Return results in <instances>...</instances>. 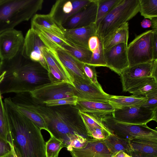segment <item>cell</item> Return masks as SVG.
Returning a JSON list of instances; mask_svg holds the SVG:
<instances>
[{"label": "cell", "mask_w": 157, "mask_h": 157, "mask_svg": "<svg viewBox=\"0 0 157 157\" xmlns=\"http://www.w3.org/2000/svg\"><path fill=\"white\" fill-rule=\"evenodd\" d=\"M15 105L29 109L43 119L47 132L60 141L64 147L81 148L91 139L88 134L76 105L48 106L33 98L29 92L17 94L11 98Z\"/></svg>", "instance_id": "cell-1"}, {"label": "cell", "mask_w": 157, "mask_h": 157, "mask_svg": "<svg viewBox=\"0 0 157 157\" xmlns=\"http://www.w3.org/2000/svg\"><path fill=\"white\" fill-rule=\"evenodd\" d=\"M48 71L39 63L25 57L21 52L0 61V94L30 92L51 83Z\"/></svg>", "instance_id": "cell-2"}, {"label": "cell", "mask_w": 157, "mask_h": 157, "mask_svg": "<svg viewBox=\"0 0 157 157\" xmlns=\"http://www.w3.org/2000/svg\"><path fill=\"white\" fill-rule=\"evenodd\" d=\"M9 135L18 157H46L45 142L41 130L19 112L11 97L4 100Z\"/></svg>", "instance_id": "cell-3"}, {"label": "cell", "mask_w": 157, "mask_h": 157, "mask_svg": "<svg viewBox=\"0 0 157 157\" xmlns=\"http://www.w3.org/2000/svg\"><path fill=\"white\" fill-rule=\"evenodd\" d=\"M43 0H3L0 3V34L28 21L41 10Z\"/></svg>", "instance_id": "cell-4"}, {"label": "cell", "mask_w": 157, "mask_h": 157, "mask_svg": "<svg viewBox=\"0 0 157 157\" xmlns=\"http://www.w3.org/2000/svg\"><path fill=\"white\" fill-rule=\"evenodd\" d=\"M139 10V0H121L97 26V35L103 45L115 31Z\"/></svg>", "instance_id": "cell-5"}, {"label": "cell", "mask_w": 157, "mask_h": 157, "mask_svg": "<svg viewBox=\"0 0 157 157\" xmlns=\"http://www.w3.org/2000/svg\"><path fill=\"white\" fill-rule=\"evenodd\" d=\"M96 116L113 134L128 141L134 139L157 141L156 129H152L147 124L137 125L118 121L114 119L111 114Z\"/></svg>", "instance_id": "cell-6"}, {"label": "cell", "mask_w": 157, "mask_h": 157, "mask_svg": "<svg viewBox=\"0 0 157 157\" xmlns=\"http://www.w3.org/2000/svg\"><path fill=\"white\" fill-rule=\"evenodd\" d=\"M153 29L136 36L128 45L129 67L153 61L152 39Z\"/></svg>", "instance_id": "cell-7"}, {"label": "cell", "mask_w": 157, "mask_h": 157, "mask_svg": "<svg viewBox=\"0 0 157 157\" xmlns=\"http://www.w3.org/2000/svg\"><path fill=\"white\" fill-rule=\"evenodd\" d=\"M75 92L74 86L62 81L43 85L29 93L36 100L43 103L49 100L76 97Z\"/></svg>", "instance_id": "cell-8"}, {"label": "cell", "mask_w": 157, "mask_h": 157, "mask_svg": "<svg viewBox=\"0 0 157 157\" xmlns=\"http://www.w3.org/2000/svg\"><path fill=\"white\" fill-rule=\"evenodd\" d=\"M118 121L142 125L152 121L157 122V112L141 106H130L115 108L111 114Z\"/></svg>", "instance_id": "cell-9"}, {"label": "cell", "mask_w": 157, "mask_h": 157, "mask_svg": "<svg viewBox=\"0 0 157 157\" xmlns=\"http://www.w3.org/2000/svg\"><path fill=\"white\" fill-rule=\"evenodd\" d=\"M47 48L56 56L69 74L73 81L82 83L93 84L85 74L83 68L84 63L71 55L63 47Z\"/></svg>", "instance_id": "cell-10"}, {"label": "cell", "mask_w": 157, "mask_h": 157, "mask_svg": "<svg viewBox=\"0 0 157 157\" xmlns=\"http://www.w3.org/2000/svg\"><path fill=\"white\" fill-rule=\"evenodd\" d=\"M25 37L22 32L13 29L0 34V61L12 59L23 49Z\"/></svg>", "instance_id": "cell-11"}, {"label": "cell", "mask_w": 157, "mask_h": 157, "mask_svg": "<svg viewBox=\"0 0 157 157\" xmlns=\"http://www.w3.org/2000/svg\"><path fill=\"white\" fill-rule=\"evenodd\" d=\"M46 47L38 34L30 28L25 37L21 54L25 58L39 63L48 71V66L43 53V49Z\"/></svg>", "instance_id": "cell-12"}, {"label": "cell", "mask_w": 157, "mask_h": 157, "mask_svg": "<svg viewBox=\"0 0 157 157\" xmlns=\"http://www.w3.org/2000/svg\"><path fill=\"white\" fill-rule=\"evenodd\" d=\"M92 1L57 0L53 5L49 14L59 24L62 26L69 18L90 3Z\"/></svg>", "instance_id": "cell-13"}, {"label": "cell", "mask_w": 157, "mask_h": 157, "mask_svg": "<svg viewBox=\"0 0 157 157\" xmlns=\"http://www.w3.org/2000/svg\"><path fill=\"white\" fill-rule=\"evenodd\" d=\"M128 44L122 43L108 49H103L106 67L120 76L129 67L127 50Z\"/></svg>", "instance_id": "cell-14"}, {"label": "cell", "mask_w": 157, "mask_h": 157, "mask_svg": "<svg viewBox=\"0 0 157 157\" xmlns=\"http://www.w3.org/2000/svg\"><path fill=\"white\" fill-rule=\"evenodd\" d=\"M98 8V0H92L62 25L65 29L81 27L95 23Z\"/></svg>", "instance_id": "cell-15"}, {"label": "cell", "mask_w": 157, "mask_h": 157, "mask_svg": "<svg viewBox=\"0 0 157 157\" xmlns=\"http://www.w3.org/2000/svg\"><path fill=\"white\" fill-rule=\"evenodd\" d=\"M121 80L123 91L128 92L132 96L144 97L157 90V80L152 77Z\"/></svg>", "instance_id": "cell-16"}, {"label": "cell", "mask_w": 157, "mask_h": 157, "mask_svg": "<svg viewBox=\"0 0 157 157\" xmlns=\"http://www.w3.org/2000/svg\"><path fill=\"white\" fill-rule=\"evenodd\" d=\"M75 94L78 101L87 100L98 102H109L111 95L105 92L92 83L79 82L73 81Z\"/></svg>", "instance_id": "cell-17"}, {"label": "cell", "mask_w": 157, "mask_h": 157, "mask_svg": "<svg viewBox=\"0 0 157 157\" xmlns=\"http://www.w3.org/2000/svg\"><path fill=\"white\" fill-rule=\"evenodd\" d=\"M72 157H111L112 154L103 140L92 139L82 148L72 147L69 151Z\"/></svg>", "instance_id": "cell-18"}, {"label": "cell", "mask_w": 157, "mask_h": 157, "mask_svg": "<svg viewBox=\"0 0 157 157\" xmlns=\"http://www.w3.org/2000/svg\"><path fill=\"white\" fill-rule=\"evenodd\" d=\"M94 35H97V26L95 23L81 27L64 29V38L68 42L88 48L89 39Z\"/></svg>", "instance_id": "cell-19"}, {"label": "cell", "mask_w": 157, "mask_h": 157, "mask_svg": "<svg viewBox=\"0 0 157 157\" xmlns=\"http://www.w3.org/2000/svg\"><path fill=\"white\" fill-rule=\"evenodd\" d=\"M76 106L80 111L96 115L111 114L115 109L114 107L109 102L78 101Z\"/></svg>", "instance_id": "cell-20"}, {"label": "cell", "mask_w": 157, "mask_h": 157, "mask_svg": "<svg viewBox=\"0 0 157 157\" xmlns=\"http://www.w3.org/2000/svg\"><path fill=\"white\" fill-rule=\"evenodd\" d=\"M31 22L40 25L57 36L65 38L64 29L49 14H36L31 19Z\"/></svg>", "instance_id": "cell-21"}, {"label": "cell", "mask_w": 157, "mask_h": 157, "mask_svg": "<svg viewBox=\"0 0 157 157\" xmlns=\"http://www.w3.org/2000/svg\"><path fill=\"white\" fill-rule=\"evenodd\" d=\"M153 66V61L128 67L122 73L121 79H134L152 77Z\"/></svg>", "instance_id": "cell-22"}, {"label": "cell", "mask_w": 157, "mask_h": 157, "mask_svg": "<svg viewBox=\"0 0 157 157\" xmlns=\"http://www.w3.org/2000/svg\"><path fill=\"white\" fill-rule=\"evenodd\" d=\"M43 53L48 66L58 72L64 81L74 86L72 78L56 56L46 47L43 49Z\"/></svg>", "instance_id": "cell-23"}, {"label": "cell", "mask_w": 157, "mask_h": 157, "mask_svg": "<svg viewBox=\"0 0 157 157\" xmlns=\"http://www.w3.org/2000/svg\"><path fill=\"white\" fill-rule=\"evenodd\" d=\"M129 142L132 151L157 156V141L134 139Z\"/></svg>", "instance_id": "cell-24"}, {"label": "cell", "mask_w": 157, "mask_h": 157, "mask_svg": "<svg viewBox=\"0 0 157 157\" xmlns=\"http://www.w3.org/2000/svg\"><path fill=\"white\" fill-rule=\"evenodd\" d=\"M103 141L109 151L113 154L122 151L130 156L132 151L129 142L113 134L108 136Z\"/></svg>", "instance_id": "cell-25"}, {"label": "cell", "mask_w": 157, "mask_h": 157, "mask_svg": "<svg viewBox=\"0 0 157 157\" xmlns=\"http://www.w3.org/2000/svg\"><path fill=\"white\" fill-rule=\"evenodd\" d=\"M145 97L111 95L109 101L115 108L130 106H140L147 100Z\"/></svg>", "instance_id": "cell-26"}, {"label": "cell", "mask_w": 157, "mask_h": 157, "mask_svg": "<svg viewBox=\"0 0 157 157\" xmlns=\"http://www.w3.org/2000/svg\"><path fill=\"white\" fill-rule=\"evenodd\" d=\"M78 113L85 125L88 134L91 138V133L96 130L101 129L110 131L96 115L79 110Z\"/></svg>", "instance_id": "cell-27"}, {"label": "cell", "mask_w": 157, "mask_h": 157, "mask_svg": "<svg viewBox=\"0 0 157 157\" xmlns=\"http://www.w3.org/2000/svg\"><path fill=\"white\" fill-rule=\"evenodd\" d=\"M128 23L127 22L119 28L102 45L103 48L108 49L122 43L128 44Z\"/></svg>", "instance_id": "cell-28"}, {"label": "cell", "mask_w": 157, "mask_h": 157, "mask_svg": "<svg viewBox=\"0 0 157 157\" xmlns=\"http://www.w3.org/2000/svg\"><path fill=\"white\" fill-rule=\"evenodd\" d=\"M71 44V46L64 45L63 47L74 57L82 63L88 64L90 61L92 52L85 47Z\"/></svg>", "instance_id": "cell-29"}, {"label": "cell", "mask_w": 157, "mask_h": 157, "mask_svg": "<svg viewBox=\"0 0 157 157\" xmlns=\"http://www.w3.org/2000/svg\"><path fill=\"white\" fill-rule=\"evenodd\" d=\"M139 10L141 15L151 20L157 17V0H139Z\"/></svg>", "instance_id": "cell-30"}, {"label": "cell", "mask_w": 157, "mask_h": 157, "mask_svg": "<svg viewBox=\"0 0 157 157\" xmlns=\"http://www.w3.org/2000/svg\"><path fill=\"white\" fill-rule=\"evenodd\" d=\"M121 0H98V8L95 24L96 26Z\"/></svg>", "instance_id": "cell-31"}, {"label": "cell", "mask_w": 157, "mask_h": 157, "mask_svg": "<svg viewBox=\"0 0 157 157\" xmlns=\"http://www.w3.org/2000/svg\"><path fill=\"white\" fill-rule=\"evenodd\" d=\"M13 104L19 112L30 120L40 129L47 131L44 120L38 114L29 109Z\"/></svg>", "instance_id": "cell-32"}, {"label": "cell", "mask_w": 157, "mask_h": 157, "mask_svg": "<svg viewBox=\"0 0 157 157\" xmlns=\"http://www.w3.org/2000/svg\"><path fill=\"white\" fill-rule=\"evenodd\" d=\"M49 140L46 142V157H58L59 153L64 147L63 143L53 136L50 135Z\"/></svg>", "instance_id": "cell-33"}, {"label": "cell", "mask_w": 157, "mask_h": 157, "mask_svg": "<svg viewBox=\"0 0 157 157\" xmlns=\"http://www.w3.org/2000/svg\"><path fill=\"white\" fill-rule=\"evenodd\" d=\"M87 64L95 67H106V63L103 53V48L100 40L98 47L92 52L90 61Z\"/></svg>", "instance_id": "cell-34"}, {"label": "cell", "mask_w": 157, "mask_h": 157, "mask_svg": "<svg viewBox=\"0 0 157 157\" xmlns=\"http://www.w3.org/2000/svg\"><path fill=\"white\" fill-rule=\"evenodd\" d=\"M9 135L8 128L6 117L4 102L2 95L0 96V138L8 142Z\"/></svg>", "instance_id": "cell-35"}, {"label": "cell", "mask_w": 157, "mask_h": 157, "mask_svg": "<svg viewBox=\"0 0 157 157\" xmlns=\"http://www.w3.org/2000/svg\"><path fill=\"white\" fill-rule=\"evenodd\" d=\"M145 97L147 98V100L140 106L157 112V90L147 94Z\"/></svg>", "instance_id": "cell-36"}, {"label": "cell", "mask_w": 157, "mask_h": 157, "mask_svg": "<svg viewBox=\"0 0 157 157\" xmlns=\"http://www.w3.org/2000/svg\"><path fill=\"white\" fill-rule=\"evenodd\" d=\"M78 101L76 97H70L45 101L44 103L48 106H56L64 105H76Z\"/></svg>", "instance_id": "cell-37"}, {"label": "cell", "mask_w": 157, "mask_h": 157, "mask_svg": "<svg viewBox=\"0 0 157 157\" xmlns=\"http://www.w3.org/2000/svg\"><path fill=\"white\" fill-rule=\"evenodd\" d=\"M95 67L85 63L83 66L85 74L91 82L98 87L102 88L101 86L97 80V73Z\"/></svg>", "instance_id": "cell-38"}, {"label": "cell", "mask_w": 157, "mask_h": 157, "mask_svg": "<svg viewBox=\"0 0 157 157\" xmlns=\"http://www.w3.org/2000/svg\"><path fill=\"white\" fill-rule=\"evenodd\" d=\"M48 76L51 82H57L63 81L59 74L51 67L48 66Z\"/></svg>", "instance_id": "cell-39"}, {"label": "cell", "mask_w": 157, "mask_h": 157, "mask_svg": "<svg viewBox=\"0 0 157 157\" xmlns=\"http://www.w3.org/2000/svg\"><path fill=\"white\" fill-rule=\"evenodd\" d=\"M100 43L97 35H94L91 36L88 41V48L92 52L95 50L98 47Z\"/></svg>", "instance_id": "cell-40"}, {"label": "cell", "mask_w": 157, "mask_h": 157, "mask_svg": "<svg viewBox=\"0 0 157 157\" xmlns=\"http://www.w3.org/2000/svg\"><path fill=\"white\" fill-rule=\"evenodd\" d=\"M152 48L154 61L157 59V29H153Z\"/></svg>", "instance_id": "cell-41"}, {"label": "cell", "mask_w": 157, "mask_h": 157, "mask_svg": "<svg viewBox=\"0 0 157 157\" xmlns=\"http://www.w3.org/2000/svg\"><path fill=\"white\" fill-rule=\"evenodd\" d=\"M11 151V148L8 142L0 138V157Z\"/></svg>", "instance_id": "cell-42"}, {"label": "cell", "mask_w": 157, "mask_h": 157, "mask_svg": "<svg viewBox=\"0 0 157 157\" xmlns=\"http://www.w3.org/2000/svg\"><path fill=\"white\" fill-rule=\"evenodd\" d=\"M130 156L132 157H157V156L145 155L133 151L131 152Z\"/></svg>", "instance_id": "cell-43"}, {"label": "cell", "mask_w": 157, "mask_h": 157, "mask_svg": "<svg viewBox=\"0 0 157 157\" xmlns=\"http://www.w3.org/2000/svg\"><path fill=\"white\" fill-rule=\"evenodd\" d=\"M153 66L152 72V77L157 80V59L153 61Z\"/></svg>", "instance_id": "cell-44"}, {"label": "cell", "mask_w": 157, "mask_h": 157, "mask_svg": "<svg viewBox=\"0 0 157 157\" xmlns=\"http://www.w3.org/2000/svg\"><path fill=\"white\" fill-rule=\"evenodd\" d=\"M142 27L144 28H148L151 26V22L150 20L148 19H144L141 22Z\"/></svg>", "instance_id": "cell-45"}, {"label": "cell", "mask_w": 157, "mask_h": 157, "mask_svg": "<svg viewBox=\"0 0 157 157\" xmlns=\"http://www.w3.org/2000/svg\"><path fill=\"white\" fill-rule=\"evenodd\" d=\"M150 20L151 22V27L153 29H157V17H153Z\"/></svg>", "instance_id": "cell-46"}, {"label": "cell", "mask_w": 157, "mask_h": 157, "mask_svg": "<svg viewBox=\"0 0 157 157\" xmlns=\"http://www.w3.org/2000/svg\"><path fill=\"white\" fill-rule=\"evenodd\" d=\"M125 154L123 151H120L113 154L111 157H125Z\"/></svg>", "instance_id": "cell-47"}, {"label": "cell", "mask_w": 157, "mask_h": 157, "mask_svg": "<svg viewBox=\"0 0 157 157\" xmlns=\"http://www.w3.org/2000/svg\"><path fill=\"white\" fill-rule=\"evenodd\" d=\"M8 142L9 143L10 147L11 150L13 154V157H18L15 153L13 146L12 143L9 141H8Z\"/></svg>", "instance_id": "cell-48"}, {"label": "cell", "mask_w": 157, "mask_h": 157, "mask_svg": "<svg viewBox=\"0 0 157 157\" xmlns=\"http://www.w3.org/2000/svg\"><path fill=\"white\" fill-rule=\"evenodd\" d=\"M0 157H13V155L11 150L10 151Z\"/></svg>", "instance_id": "cell-49"}, {"label": "cell", "mask_w": 157, "mask_h": 157, "mask_svg": "<svg viewBox=\"0 0 157 157\" xmlns=\"http://www.w3.org/2000/svg\"><path fill=\"white\" fill-rule=\"evenodd\" d=\"M125 157H131L130 156L128 155V154H125Z\"/></svg>", "instance_id": "cell-50"}, {"label": "cell", "mask_w": 157, "mask_h": 157, "mask_svg": "<svg viewBox=\"0 0 157 157\" xmlns=\"http://www.w3.org/2000/svg\"><path fill=\"white\" fill-rule=\"evenodd\" d=\"M3 0H0V3L2 2Z\"/></svg>", "instance_id": "cell-51"}, {"label": "cell", "mask_w": 157, "mask_h": 157, "mask_svg": "<svg viewBox=\"0 0 157 157\" xmlns=\"http://www.w3.org/2000/svg\"><path fill=\"white\" fill-rule=\"evenodd\" d=\"M1 95H1V94H0V96Z\"/></svg>", "instance_id": "cell-52"}, {"label": "cell", "mask_w": 157, "mask_h": 157, "mask_svg": "<svg viewBox=\"0 0 157 157\" xmlns=\"http://www.w3.org/2000/svg\"><path fill=\"white\" fill-rule=\"evenodd\" d=\"M130 157H132V156H130Z\"/></svg>", "instance_id": "cell-53"}]
</instances>
